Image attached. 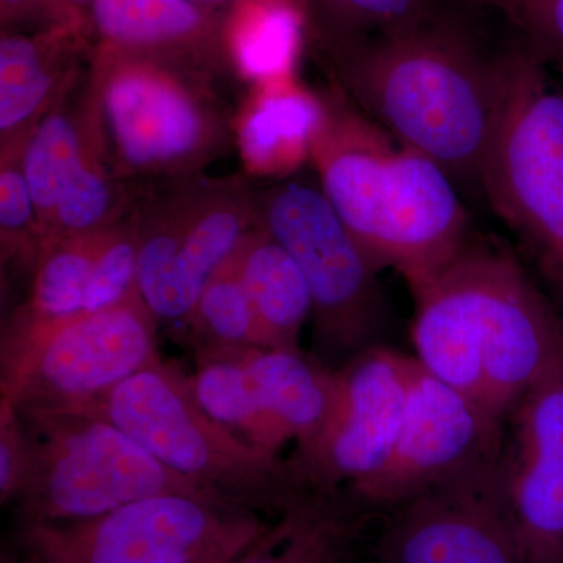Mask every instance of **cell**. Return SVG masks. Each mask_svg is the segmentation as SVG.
Segmentation results:
<instances>
[{"mask_svg": "<svg viewBox=\"0 0 563 563\" xmlns=\"http://www.w3.org/2000/svg\"><path fill=\"white\" fill-rule=\"evenodd\" d=\"M235 262L266 347L301 350L299 336L312 318V296L290 252L257 224L235 252Z\"/></svg>", "mask_w": 563, "mask_h": 563, "instance_id": "cell-20", "label": "cell"}, {"mask_svg": "<svg viewBox=\"0 0 563 563\" xmlns=\"http://www.w3.org/2000/svg\"><path fill=\"white\" fill-rule=\"evenodd\" d=\"M496 57L498 103L481 191L563 309V85L515 40Z\"/></svg>", "mask_w": 563, "mask_h": 563, "instance_id": "cell-6", "label": "cell"}, {"mask_svg": "<svg viewBox=\"0 0 563 563\" xmlns=\"http://www.w3.org/2000/svg\"><path fill=\"white\" fill-rule=\"evenodd\" d=\"M21 155L0 157V257L2 268L33 276L41 255V232Z\"/></svg>", "mask_w": 563, "mask_h": 563, "instance_id": "cell-28", "label": "cell"}, {"mask_svg": "<svg viewBox=\"0 0 563 563\" xmlns=\"http://www.w3.org/2000/svg\"><path fill=\"white\" fill-rule=\"evenodd\" d=\"M361 510L343 493H309L231 563H350Z\"/></svg>", "mask_w": 563, "mask_h": 563, "instance_id": "cell-19", "label": "cell"}, {"mask_svg": "<svg viewBox=\"0 0 563 563\" xmlns=\"http://www.w3.org/2000/svg\"><path fill=\"white\" fill-rule=\"evenodd\" d=\"M417 366V358L379 343L333 369L328 417L290 457L307 492L350 495L384 468L401 432Z\"/></svg>", "mask_w": 563, "mask_h": 563, "instance_id": "cell-12", "label": "cell"}, {"mask_svg": "<svg viewBox=\"0 0 563 563\" xmlns=\"http://www.w3.org/2000/svg\"><path fill=\"white\" fill-rule=\"evenodd\" d=\"M306 11L298 0H239L225 13L224 36L236 79L252 85L296 76Z\"/></svg>", "mask_w": 563, "mask_h": 563, "instance_id": "cell-22", "label": "cell"}, {"mask_svg": "<svg viewBox=\"0 0 563 563\" xmlns=\"http://www.w3.org/2000/svg\"><path fill=\"white\" fill-rule=\"evenodd\" d=\"M314 44L368 38L406 27L435 10V0H303Z\"/></svg>", "mask_w": 563, "mask_h": 563, "instance_id": "cell-27", "label": "cell"}, {"mask_svg": "<svg viewBox=\"0 0 563 563\" xmlns=\"http://www.w3.org/2000/svg\"><path fill=\"white\" fill-rule=\"evenodd\" d=\"M243 347L199 350L195 352L192 391L203 409L244 442L280 455L291 433L277 421L251 383L243 362Z\"/></svg>", "mask_w": 563, "mask_h": 563, "instance_id": "cell-23", "label": "cell"}, {"mask_svg": "<svg viewBox=\"0 0 563 563\" xmlns=\"http://www.w3.org/2000/svg\"><path fill=\"white\" fill-rule=\"evenodd\" d=\"M90 22L70 0H0L2 32L36 33Z\"/></svg>", "mask_w": 563, "mask_h": 563, "instance_id": "cell-31", "label": "cell"}, {"mask_svg": "<svg viewBox=\"0 0 563 563\" xmlns=\"http://www.w3.org/2000/svg\"><path fill=\"white\" fill-rule=\"evenodd\" d=\"M206 70L95 47L85 99L114 172L133 185L185 179L228 154L235 129Z\"/></svg>", "mask_w": 563, "mask_h": 563, "instance_id": "cell-4", "label": "cell"}, {"mask_svg": "<svg viewBox=\"0 0 563 563\" xmlns=\"http://www.w3.org/2000/svg\"><path fill=\"white\" fill-rule=\"evenodd\" d=\"M31 446L24 422L9 399H0V503L16 501L27 474Z\"/></svg>", "mask_w": 563, "mask_h": 563, "instance_id": "cell-30", "label": "cell"}, {"mask_svg": "<svg viewBox=\"0 0 563 563\" xmlns=\"http://www.w3.org/2000/svg\"><path fill=\"white\" fill-rule=\"evenodd\" d=\"M257 221L298 263L312 296L313 354L336 369L379 344L388 306L379 269L325 199L317 179L285 177L255 190Z\"/></svg>", "mask_w": 563, "mask_h": 563, "instance_id": "cell-9", "label": "cell"}, {"mask_svg": "<svg viewBox=\"0 0 563 563\" xmlns=\"http://www.w3.org/2000/svg\"><path fill=\"white\" fill-rule=\"evenodd\" d=\"M322 98L324 114L310 147L314 179L366 257L379 272L398 273L413 295L472 240L457 184L339 88Z\"/></svg>", "mask_w": 563, "mask_h": 563, "instance_id": "cell-3", "label": "cell"}, {"mask_svg": "<svg viewBox=\"0 0 563 563\" xmlns=\"http://www.w3.org/2000/svg\"><path fill=\"white\" fill-rule=\"evenodd\" d=\"M498 466L525 563H563V357L507 420Z\"/></svg>", "mask_w": 563, "mask_h": 563, "instance_id": "cell-15", "label": "cell"}, {"mask_svg": "<svg viewBox=\"0 0 563 563\" xmlns=\"http://www.w3.org/2000/svg\"><path fill=\"white\" fill-rule=\"evenodd\" d=\"M80 412L113 422L185 479L269 518L309 495L290 459L252 446L214 420L190 374L162 357Z\"/></svg>", "mask_w": 563, "mask_h": 563, "instance_id": "cell-5", "label": "cell"}, {"mask_svg": "<svg viewBox=\"0 0 563 563\" xmlns=\"http://www.w3.org/2000/svg\"><path fill=\"white\" fill-rule=\"evenodd\" d=\"M242 354L263 406L291 433L295 450L309 443L328 417L335 372L301 350L243 347Z\"/></svg>", "mask_w": 563, "mask_h": 563, "instance_id": "cell-21", "label": "cell"}, {"mask_svg": "<svg viewBox=\"0 0 563 563\" xmlns=\"http://www.w3.org/2000/svg\"><path fill=\"white\" fill-rule=\"evenodd\" d=\"M85 110L88 121L87 147L63 188L49 228L44 233L41 254L68 236L101 231L117 224L135 209L143 191L140 185L122 179L114 172L87 99Z\"/></svg>", "mask_w": 563, "mask_h": 563, "instance_id": "cell-24", "label": "cell"}, {"mask_svg": "<svg viewBox=\"0 0 563 563\" xmlns=\"http://www.w3.org/2000/svg\"><path fill=\"white\" fill-rule=\"evenodd\" d=\"M498 14L515 41L537 62L563 77V0H470Z\"/></svg>", "mask_w": 563, "mask_h": 563, "instance_id": "cell-29", "label": "cell"}, {"mask_svg": "<svg viewBox=\"0 0 563 563\" xmlns=\"http://www.w3.org/2000/svg\"><path fill=\"white\" fill-rule=\"evenodd\" d=\"M177 329L192 352L221 347H266L261 322L244 287L235 254L214 274Z\"/></svg>", "mask_w": 563, "mask_h": 563, "instance_id": "cell-26", "label": "cell"}, {"mask_svg": "<svg viewBox=\"0 0 563 563\" xmlns=\"http://www.w3.org/2000/svg\"><path fill=\"white\" fill-rule=\"evenodd\" d=\"M139 202V288L158 324H180L207 282L257 228L243 176L206 174L151 185Z\"/></svg>", "mask_w": 563, "mask_h": 563, "instance_id": "cell-10", "label": "cell"}, {"mask_svg": "<svg viewBox=\"0 0 563 563\" xmlns=\"http://www.w3.org/2000/svg\"><path fill=\"white\" fill-rule=\"evenodd\" d=\"M70 2L77 3V5H79V7H80V3H84V2H92V0H70Z\"/></svg>", "mask_w": 563, "mask_h": 563, "instance_id": "cell-33", "label": "cell"}, {"mask_svg": "<svg viewBox=\"0 0 563 563\" xmlns=\"http://www.w3.org/2000/svg\"><path fill=\"white\" fill-rule=\"evenodd\" d=\"M85 79L77 80L38 122L21 155L22 172L38 217L41 243L70 174L87 147Z\"/></svg>", "mask_w": 563, "mask_h": 563, "instance_id": "cell-25", "label": "cell"}, {"mask_svg": "<svg viewBox=\"0 0 563 563\" xmlns=\"http://www.w3.org/2000/svg\"><path fill=\"white\" fill-rule=\"evenodd\" d=\"M90 22L0 38V157L21 154L33 129L84 77L95 44Z\"/></svg>", "mask_w": 563, "mask_h": 563, "instance_id": "cell-17", "label": "cell"}, {"mask_svg": "<svg viewBox=\"0 0 563 563\" xmlns=\"http://www.w3.org/2000/svg\"><path fill=\"white\" fill-rule=\"evenodd\" d=\"M333 87L457 187L481 190L498 103V57L461 22L432 10L368 38L314 44Z\"/></svg>", "mask_w": 563, "mask_h": 563, "instance_id": "cell-1", "label": "cell"}, {"mask_svg": "<svg viewBox=\"0 0 563 563\" xmlns=\"http://www.w3.org/2000/svg\"><path fill=\"white\" fill-rule=\"evenodd\" d=\"M324 114V98L303 87L298 76L252 85L233 121L235 143L247 172L291 177L310 162L314 132Z\"/></svg>", "mask_w": 563, "mask_h": 563, "instance_id": "cell-18", "label": "cell"}, {"mask_svg": "<svg viewBox=\"0 0 563 563\" xmlns=\"http://www.w3.org/2000/svg\"><path fill=\"white\" fill-rule=\"evenodd\" d=\"M141 296L40 331L2 335V398L18 410H80L161 357Z\"/></svg>", "mask_w": 563, "mask_h": 563, "instance_id": "cell-11", "label": "cell"}, {"mask_svg": "<svg viewBox=\"0 0 563 563\" xmlns=\"http://www.w3.org/2000/svg\"><path fill=\"white\" fill-rule=\"evenodd\" d=\"M499 457L455 474L393 509L377 563H525Z\"/></svg>", "mask_w": 563, "mask_h": 563, "instance_id": "cell-14", "label": "cell"}, {"mask_svg": "<svg viewBox=\"0 0 563 563\" xmlns=\"http://www.w3.org/2000/svg\"><path fill=\"white\" fill-rule=\"evenodd\" d=\"M415 358L507 422L563 357V317L509 251L468 244L413 292Z\"/></svg>", "mask_w": 563, "mask_h": 563, "instance_id": "cell-2", "label": "cell"}, {"mask_svg": "<svg viewBox=\"0 0 563 563\" xmlns=\"http://www.w3.org/2000/svg\"><path fill=\"white\" fill-rule=\"evenodd\" d=\"M298 2L301 3V5H302L303 0H298Z\"/></svg>", "mask_w": 563, "mask_h": 563, "instance_id": "cell-35", "label": "cell"}, {"mask_svg": "<svg viewBox=\"0 0 563 563\" xmlns=\"http://www.w3.org/2000/svg\"><path fill=\"white\" fill-rule=\"evenodd\" d=\"M18 412L31 446L27 474L14 501L20 523L88 520L125 504L174 493L224 498L173 472L98 415Z\"/></svg>", "mask_w": 563, "mask_h": 563, "instance_id": "cell-7", "label": "cell"}, {"mask_svg": "<svg viewBox=\"0 0 563 563\" xmlns=\"http://www.w3.org/2000/svg\"><path fill=\"white\" fill-rule=\"evenodd\" d=\"M506 422L418 363L390 459L346 496L362 509L393 510L455 474L499 457Z\"/></svg>", "mask_w": 563, "mask_h": 563, "instance_id": "cell-13", "label": "cell"}, {"mask_svg": "<svg viewBox=\"0 0 563 563\" xmlns=\"http://www.w3.org/2000/svg\"><path fill=\"white\" fill-rule=\"evenodd\" d=\"M90 24L95 47L236 79L218 10L191 0H92Z\"/></svg>", "mask_w": 563, "mask_h": 563, "instance_id": "cell-16", "label": "cell"}, {"mask_svg": "<svg viewBox=\"0 0 563 563\" xmlns=\"http://www.w3.org/2000/svg\"><path fill=\"white\" fill-rule=\"evenodd\" d=\"M220 496L157 495L70 523H20L16 563H231L274 518Z\"/></svg>", "mask_w": 563, "mask_h": 563, "instance_id": "cell-8", "label": "cell"}, {"mask_svg": "<svg viewBox=\"0 0 563 563\" xmlns=\"http://www.w3.org/2000/svg\"><path fill=\"white\" fill-rule=\"evenodd\" d=\"M191 2L206 7V9L217 10L221 9V7H232L239 0H191Z\"/></svg>", "mask_w": 563, "mask_h": 563, "instance_id": "cell-32", "label": "cell"}, {"mask_svg": "<svg viewBox=\"0 0 563 563\" xmlns=\"http://www.w3.org/2000/svg\"><path fill=\"white\" fill-rule=\"evenodd\" d=\"M2 563H16L13 561V559H10V558H2Z\"/></svg>", "mask_w": 563, "mask_h": 563, "instance_id": "cell-34", "label": "cell"}]
</instances>
